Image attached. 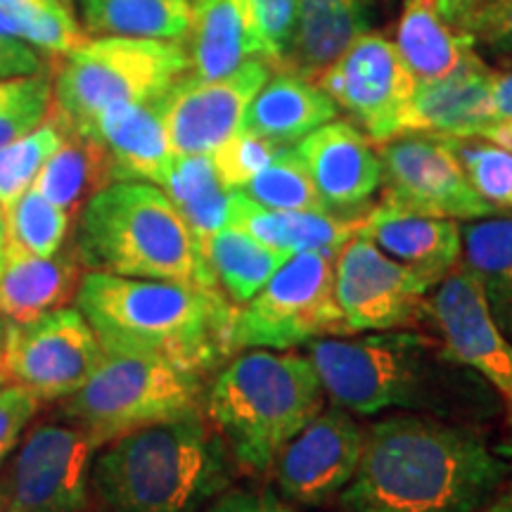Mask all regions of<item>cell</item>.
Here are the masks:
<instances>
[{"instance_id":"cell-1","label":"cell","mask_w":512,"mask_h":512,"mask_svg":"<svg viewBox=\"0 0 512 512\" xmlns=\"http://www.w3.org/2000/svg\"><path fill=\"white\" fill-rule=\"evenodd\" d=\"M510 465L472 427L394 415L366 432L342 512H482L501 491Z\"/></svg>"},{"instance_id":"cell-2","label":"cell","mask_w":512,"mask_h":512,"mask_svg":"<svg viewBox=\"0 0 512 512\" xmlns=\"http://www.w3.org/2000/svg\"><path fill=\"white\" fill-rule=\"evenodd\" d=\"M102 349L204 375L233 354L235 306L221 290L91 271L76 290Z\"/></svg>"},{"instance_id":"cell-3","label":"cell","mask_w":512,"mask_h":512,"mask_svg":"<svg viewBox=\"0 0 512 512\" xmlns=\"http://www.w3.org/2000/svg\"><path fill=\"white\" fill-rule=\"evenodd\" d=\"M306 347L325 394L344 411L375 415L403 408L460 420L477 406L475 384L482 377L430 335L384 330L358 339L318 337Z\"/></svg>"},{"instance_id":"cell-4","label":"cell","mask_w":512,"mask_h":512,"mask_svg":"<svg viewBox=\"0 0 512 512\" xmlns=\"http://www.w3.org/2000/svg\"><path fill=\"white\" fill-rule=\"evenodd\" d=\"M98 451L88 479L98 512H202L233 477L228 446L202 413L143 427Z\"/></svg>"},{"instance_id":"cell-5","label":"cell","mask_w":512,"mask_h":512,"mask_svg":"<svg viewBox=\"0 0 512 512\" xmlns=\"http://www.w3.org/2000/svg\"><path fill=\"white\" fill-rule=\"evenodd\" d=\"M72 249L88 271L219 290L195 233L152 183L119 181L88 197Z\"/></svg>"},{"instance_id":"cell-6","label":"cell","mask_w":512,"mask_h":512,"mask_svg":"<svg viewBox=\"0 0 512 512\" xmlns=\"http://www.w3.org/2000/svg\"><path fill=\"white\" fill-rule=\"evenodd\" d=\"M204 403L235 460L268 472L287 441L323 411L325 389L309 356L252 349L214 377Z\"/></svg>"},{"instance_id":"cell-7","label":"cell","mask_w":512,"mask_h":512,"mask_svg":"<svg viewBox=\"0 0 512 512\" xmlns=\"http://www.w3.org/2000/svg\"><path fill=\"white\" fill-rule=\"evenodd\" d=\"M190 72L183 41L88 38L53 64V107L67 131L86 136L102 112L169 93Z\"/></svg>"},{"instance_id":"cell-8","label":"cell","mask_w":512,"mask_h":512,"mask_svg":"<svg viewBox=\"0 0 512 512\" xmlns=\"http://www.w3.org/2000/svg\"><path fill=\"white\" fill-rule=\"evenodd\" d=\"M60 403V415L91 439L95 448L126 434L202 413V377L169 363L110 354L81 389Z\"/></svg>"},{"instance_id":"cell-9","label":"cell","mask_w":512,"mask_h":512,"mask_svg":"<svg viewBox=\"0 0 512 512\" xmlns=\"http://www.w3.org/2000/svg\"><path fill=\"white\" fill-rule=\"evenodd\" d=\"M335 254L287 256L273 278L235 309L230 347L285 351L328 332H344L335 302Z\"/></svg>"},{"instance_id":"cell-10","label":"cell","mask_w":512,"mask_h":512,"mask_svg":"<svg viewBox=\"0 0 512 512\" xmlns=\"http://www.w3.org/2000/svg\"><path fill=\"white\" fill-rule=\"evenodd\" d=\"M95 451L62 415L36 422L3 463L0 512H86Z\"/></svg>"},{"instance_id":"cell-11","label":"cell","mask_w":512,"mask_h":512,"mask_svg":"<svg viewBox=\"0 0 512 512\" xmlns=\"http://www.w3.org/2000/svg\"><path fill=\"white\" fill-rule=\"evenodd\" d=\"M105 349L79 309H55L29 323H5L3 377L41 403L62 401L100 366Z\"/></svg>"},{"instance_id":"cell-12","label":"cell","mask_w":512,"mask_h":512,"mask_svg":"<svg viewBox=\"0 0 512 512\" xmlns=\"http://www.w3.org/2000/svg\"><path fill=\"white\" fill-rule=\"evenodd\" d=\"M377 157L384 204L389 207L451 221H477L498 214L467 181L448 136L399 133L382 140Z\"/></svg>"},{"instance_id":"cell-13","label":"cell","mask_w":512,"mask_h":512,"mask_svg":"<svg viewBox=\"0 0 512 512\" xmlns=\"http://www.w3.org/2000/svg\"><path fill=\"white\" fill-rule=\"evenodd\" d=\"M318 86L382 143L399 133L415 81L394 41L366 31L318 74Z\"/></svg>"},{"instance_id":"cell-14","label":"cell","mask_w":512,"mask_h":512,"mask_svg":"<svg viewBox=\"0 0 512 512\" xmlns=\"http://www.w3.org/2000/svg\"><path fill=\"white\" fill-rule=\"evenodd\" d=\"M430 285L356 233L335 254V302L344 332H384L425 309Z\"/></svg>"},{"instance_id":"cell-15","label":"cell","mask_w":512,"mask_h":512,"mask_svg":"<svg viewBox=\"0 0 512 512\" xmlns=\"http://www.w3.org/2000/svg\"><path fill=\"white\" fill-rule=\"evenodd\" d=\"M273 64L252 57L219 81L185 74L166 93V131L174 155H211L242 131L249 102L271 76Z\"/></svg>"},{"instance_id":"cell-16","label":"cell","mask_w":512,"mask_h":512,"mask_svg":"<svg viewBox=\"0 0 512 512\" xmlns=\"http://www.w3.org/2000/svg\"><path fill=\"white\" fill-rule=\"evenodd\" d=\"M427 311L448 354L489 382L512 408V344L465 266H456L441 280Z\"/></svg>"},{"instance_id":"cell-17","label":"cell","mask_w":512,"mask_h":512,"mask_svg":"<svg viewBox=\"0 0 512 512\" xmlns=\"http://www.w3.org/2000/svg\"><path fill=\"white\" fill-rule=\"evenodd\" d=\"M366 432L344 408L320 411L278 453L271 470L280 491L294 503L320 505L354 477Z\"/></svg>"},{"instance_id":"cell-18","label":"cell","mask_w":512,"mask_h":512,"mask_svg":"<svg viewBox=\"0 0 512 512\" xmlns=\"http://www.w3.org/2000/svg\"><path fill=\"white\" fill-rule=\"evenodd\" d=\"M323 207L358 216L382 185L375 147L349 121H328L294 145Z\"/></svg>"},{"instance_id":"cell-19","label":"cell","mask_w":512,"mask_h":512,"mask_svg":"<svg viewBox=\"0 0 512 512\" xmlns=\"http://www.w3.org/2000/svg\"><path fill=\"white\" fill-rule=\"evenodd\" d=\"M86 136L105 150L112 183L140 181L162 188L176 157L166 131V93L136 105L110 107Z\"/></svg>"},{"instance_id":"cell-20","label":"cell","mask_w":512,"mask_h":512,"mask_svg":"<svg viewBox=\"0 0 512 512\" xmlns=\"http://www.w3.org/2000/svg\"><path fill=\"white\" fill-rule=\"evenodd\" d=\"M358 233L430 287H437L463 254L458 221L413 214L384 202L363 216Z\"/></svg>"},{"instance_id":"cell-21","label":"cell","mask_w":512,"mask_h":512,"mask_svg":"<svg viewBox=\"0 0 512 512\" xmlns=\"http://www.w3.org/2000/svg\"><path fill=\"white\" fill-rule=\"evenodd\" d=\"M494 76V69L475 55L446 79L415 83L411 100L401 114L399 133L472 136L489 121V93Z\"/></svg>"},{"instance_id":"cell-22","label":"cell","mask_w":512,"mask_h":512,"mask_svg":"<svg viewBox=\"0 0 512 512\" xmlns=\"http://www.w3.org/2000/svg\"><path fill=\"white\" fill-rule=\"evenodd\" d=\"M228 223L247 230L261 245L287 256L302 252H337L363 226V216H344L332 211H283L268 209L233 190Z\"/></svg>"},{"instance_id":"cell-23","label":"cell","mask_w":512,"mask_h":512,"mask_svg":"<svg viewBox=\"0 0 512 512\" xmlns=\"http://www.w3.org/2000/svg\"><path fill=\"white\" fill-rule=\"evenodd\" d=\"M337 114V102L318 83L294 69L280 67L249 102L242 131L275 145H292L337 119Z\"/></svg>"},{"instance_id":"cell-24","label":"cell","mask_w":512,"mask_h":512,"mask_svg":"<svg viewBox=\"0 0 512 512\" xmlns=\"http://www.w3.org/2000/svg\"><path fill=\"white\" fill-rule=\"evenodd\" d=\"M81 261L72 247L53 256H34L5 249L0 266V316L10 323H29L43 313L62 309L81 285Z\"/></svg>"},{"instance_id":"cell-25","label":"cell","mask_w":512,"mask_h":512,"mask_svg":"<svg viewBox=\"0 0 512 512\" xmlns=\"http://www.w3.org/2000/svg\"><path fill=\"white\" fill-rule=\"evenodd\" d=\"M190 72L197 81L226 79L259 55L252 22L242 0H197L185 36Z\"/></svg>"},{"instance_id":"cell-26","label":"cell","mask_w":512,"mask_h":512,"mask_svg":"<svg viewBox=\"0 0 512 512\" xmlns=\"http://www.w3.org/2000/svg\"><path fill=\"white\" fill-rule=\"evenodd\" d=\"M375 0H299L297 31L285 67L318 76L370 31Z\"/></svg>"},{"instance_id":"cell-27","label":"cell","mask_w":512,"mask_h":512,"mask_svg":"<svg viewBox=\"0 0 512 512\" xmlns=\"http://www.w3.org/2000/svg\"><path fill=\"white\" fill-rule=\"evenodd\" d=\"M394 46L415 83L446 79L477 55L472 38L446 24L434 0H406Z\"/></svg>"},{"instance_id":"cell-28","label":"cell","mask_w":512,"mask_h":512,"mask_svg":"<svg viewBox=\"0 0 512 512\" xmlns=\"http://www.w3.org/2000/svg\"><path fill=\"white\" fill-rule=\"evenodd\" d=\"M83 31L91 38L185 41L192 0H79Z\"/></svg>"},{"instance_id":"cell-29","label":"cell","mask_w":512,"mask_h":512,"mask_svg":"<svg viewBox=\"0 0 512 512\" xmlns=\"http://www.w3.org/2000/svg\"><path fill=\"white\" fill-rule=\"evenodd\" d=\"M463 266L482 287L503 330H512V216H486L460 226Z\"/></svg>"},{"instance_id":"cell-30","label":"cell","mask_w":512,"mask_h":512,"mask_svg":"<svg viewBox=\"0 0 512 512\" xmlns=\"http://www.w3.org/2000/svg\"><path fill=\"white\" fill-rule=\"evenodd\" d=\"M162 190L181 211L202 252L204 245L228 223L233 190L226 188L211 155H176Z\"/></svg>"},{"instance_id":"cell-31","label":"cell","mask_w":512,"mask_h":512,"mask_svg":"<svg viewBox=\"0 0 512 512\" xmlns=\"http://www.w3.org/2000/svg\"><path fill=\"white\" fill-rule=\"evenodd\" d=\"M110 183V166H107L105 150L100 143L67 131L62 145L43 164L31 188L41 192L48 202L57 204L67 214H74L88 197Z\"/></svg>"},{"instance_id":"cell-32","label":"cell","mask_w":512,"mask_h":512,"mask_svg":"<svg viewBox=\"0 0 512 512\" xmlns=\"http://www.w3.org/2000/svg\"><path fill=\"white\" fill-rule=\"evenodd\" d=\"M204 256L216 275V283L238 304L249 302L287 259V254L261 245L247 230L233 223H226L204 245Z\"/></svg>"},{"instance_id":"cell-33","label":"cell","mask_w":512,"mask_h":512,"mask_svg":"<svg viewBox=\"0 0 512 512\" xmlns=\"http://www.w3.org/2000/svg\"><path fill=\"white\" fill-rule=\"evenodd\" d=\"M0 36L27 43L53 64L91 38L60 0H0Z\"/></svg>"},{"instance_id":"cell-34","label":"cell","mask_w":512,"mask_h":512,"mask_svg":"<svg viewBox=\"0 0 512 512\" xmlns=\"http://www.w3.org/2000/svg\"><path fill=\"white\" fill-rule=\"evenodd\" d=\"M242 192L268 209L283 211H328L320 202L313 181L292 145L280 147L278 155L259 174L249 178Z\"/></svg>"},{"instance_id":"cell-35","label":"cell","mask_w":512,"mask_h":512,"mask_svg":"<svg viewBox=\"0 0 512 512\" xmlns=\"http://www.w3.org/2000/svg\"><path fill=\"white\" fill-rule=\"evenodd\" d=\"M64 126L53 112L27 136L0 147V204L12 207L34 183L38 171L62 145Z\"/></svg>"},{"instance_id":"cell-36","label":"cell","mask_w":512,"mask_h":512,"mask_svg":"<svg viewBox=\"0 0 512 512\" xmlns=\"http://www.w3.org/2000/svg\"><path fill=\"white\" fill-rule=\"evenodd\" d=\"M5 219H8V247L34 256H53L67 242L69 214L48 202L34 188H29L12 207L5 209Z\"/></svg>"},{"instance_id":"cell-37","label":"cell","mask_w":512,"mask_h":512,"mask_svg":"<svg viewBox=\"0 0 512 512\" xmlns=\"http://www.w3.org/2000/svg\"><path fill=\"white\" fill-rule=\"evenodd\" d=\"M448 140L477 195L498 214L512 216V150L477 136Z\"/></svg>"},{"instance_id":"cell-38","label":"cell","mask_w":512,"mask_h":512,"mask_svg":"<svg viewBox=\"0 0 512 512\" xmlns=\"http://www.w3.org/2000/svg\"><path fill=\"white\" fill-rule=\"evenodd\" d=\"M53 107V69L17 76L10 93L0 100V147L27 136L43 124Z\"/></svg>"},{"instance_id":"cell-39","label":"cell","mask_w":512,"mask_h":512,"mask_svg":"<svg viewBox=\"0 0 512 512\" xmlns=\"http://www.w3.org/2000/svg\"><path fill=\"white\" fill-rule=\"evenodd\" d=\"M299 0H242L252 22L261 60L285 67L297 31Z\"/></svg>"},{"instance_id":"cell-40","label":"cell","mask_w":512,"mask_h":512,"mask_svg":"<svg viewBox=\"0 0 512 512\" xmlns=\"http://www.w3.org/2000/svg\"><path fill=\"white\" fill-rule=\"evenodd\" d=\"M280 147L271 140L256 138L252 133L240 131L228 143H223L219 150L211 152L216 171H219L221 181L230 190H242L249 178L259 174L271 159L278 155Z\"/></svg>"},{"instance_id":"cell-41","label":"cell","mask_w":512,"mask_h":512,"mask_svg":"<svg viewBox=\"0 0 512 512\" xmlns=\"http://www.w3.org/2000/svg\"><path fill=\"white\" fill-rule=\"evenodd\" d=\"M38 408L41 401L24 387L10 384L0 389V467L12 456Z\"/></svg>"},{"instance_id":"cell-42","label":"cell","mask_w":512,"mask_h":512,"mask_svg":"<svg viewBox=\"0 0 512 512\" xmlns=\"http://www.w3.org/2000/svg\"><path fill=\"white\" fill-rule=\"evenodd\" d=\"M465 34L491 53H512V0H486Z\"/></svg>"},{"instance_id":"cell-43","label":"cell","mask_w":512,"mask_h":512,"mask_svg":"<svg viewBox=\"0 0 512 512\" xmlns=\"http://www.w3.org/2000/svg\"><path fill=\"white\" fill-rule=\"evenodd\" d=\"M43 69H53V62H48L46 57L36 53L34 48H29L27 43L0 36V81L38 74Z\"/></svg>"},{"instance_id":"cell-44","label":"cell","mask_w":512,"mask_h":512,"mask_svg":"<svg viewBox=\"0 0 512 512\" xmlns=\"http://www.w3.org/2000/svg\"><path fill=\"white\" fill-rule=\"evenodd\" d=\"M207 512H297L290 505L271 494H256V491H223Z\"/></svg>"},{"instance_id":"cell-45","label":"cell","mask_w":512,"mask_h":512,"mask_svg":"<svg viewBox=\"0 0 512 512\" xmlns=\"http://www.w3.org/2000/svg\"><path fill=\"white\" fill-rule=\"evenodd\" d=\"M512 119V72L496 74L489 93V121H510Z\"/></svg>"},{"instance_id":"cell-46","label":"cell","mask_w":512,"mask_h":512,"mask_svg":"<svg viewBox=\"0 0 512 512\" xmlns=\"http://www.w3.org/2000/svg\"><path fill=\"white\" fill-rule=\"evenodd\" d=\"M434 3H437L439 15L446 19V24H451L453 29L465 31L470 19L477 15L486 0H434Z\"/></svg>"},{"instance_id":"cell-47","label":"cell","mask_w":512,"mask_h":512,"mask_svg":"<svg viewBox=\"0 0 512 512\" xmlns=\"http://www.w3.org/2000/svg\"><path fill=\"white\" fill-rule=\"evenodd\" d=\"M472 136L491 140V143L503 145L512 150V119L510 121H494V124H484L479 126Z\"/></svg>"},{"instance_id":"cell-48","label":"cell","mask_w":512,"mask_h":512,"mask_svg":"<svg viewBox=\"0 0 512 512\" xmlns=\"http://www.w3.org/2000/svg\"><path fill=\"white\" fill-rule=\"evenodd\" d=\"M482 512H512V489L505 491L503 496H496Z\"/></svg>"},{"instance_id":"cell-49","label":"cell","mask_w":512,"mask_h":512,"mask_svg":"<svg viewBox=\"0 0 512 512\" xmlns=\"http://www.w3.org/2000/svg\"><path fill=\"white\" fill-rule=\"evenodd\" d=\"M5 249H8V219H5V207L0 204V266H3Z\"/></svg>"},{"instance_id":"cell-50","label":"cell","mask_w":512,"mask_h":512,"mask_svg":"<svg viewBox=\"0 0 512 512\" xmlns=\"http://www.w3.org/2000/svg\"><path fill=\"white\" fill-rule=\"evenodd\" d=\"M498 453H501L503 458L512 460V408H510V441H508V446H501V448H498Z\"/></svg>"},{"instance_id":"cell-51","label":"cell","mask_w":512,"mask_h":512,"mask_svg":"<svg viewBox=\"0 0 512 512\" xmlns=\"http://www.w3.org/2000/svg\"><path fill=\"white\" fill-rule=\"evenodd\" d=\"M3 335H5V323H3V318H0V384L5 382V377H3Z\"/></svg>"},{"instance_id":"cell-52","label":"cell","mask_w":512,"mask_h":512,"mask_svg":"<svg viewBox=\"0 0 512 512\" xmlns=\"http://www.w3.org/2000/svg\"><path fill=\"white\" fill-rule=\"evenodd\" d=\"M12 81H15V79H5V81H0V100H3L5 95L10 93V88H12Z\"/></svg>"},{"instance_id":"cell-53","label":"cell","mask_w":512,"mask_h":512,"mask_svg":"<svg viewBox=\"0 0 512 512\" xmlns=\"http://www.w3.org/2000/svg\"><path fill=\"white\" fill-rule=\"evenodd\" d=\"M64 5H67V8H72L74 10V0H62Z\"/></svg>"},{"instance_id":"cell-54","label":"cell","mask_w":512,"mask_h":512,"mask_svg":"<svg viewBox=\"0 0 512 512\" xmlns=\"http://www.w3.org/2000/svg\"><path fill=\"white\" fill-rule=\"evenodd\" d=\"M48 3H57V0H48ZM60 3H62V0H60Z\"/></svg>"},{"instance_id":"cell-55","label":"cell","mask_w":512,"mask_h":512,"mask_svg":"<svg viewBox=\"0 0 512 512\" xmlns=\"http://www.w3.org/2000/svg\"><path fill=\"white\" fill-rule=\"evenodd\" d=\"M192 3H197V0H192Z\"/></svg>"}]
</instances>
